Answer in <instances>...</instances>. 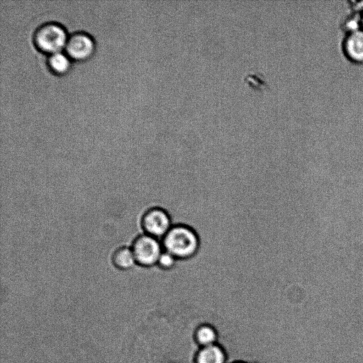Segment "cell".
I'll list each match as a JSON object with an SVG mask.
<instances>
[{
    "label": "cell",
    "instance_id": "5b68a950",
    "mask_svg": "<svg viewBox=\"0 0 363 363\" xmlns=\"http://www.w3.org/2000/svg\"><path fill=\"white\" fill-rule=\"evenodd\" d=\"M341 48L349 61L363 64V28L345 33Z\"/></svg>",
    "mask_w": 363,
    "mask_h": 363
},
{
    "label": "cell",
    "instance_id": "8fae6325",
    "mask_svg": "<svg viewBox=\"0 0 363 363\" xmlns=\"http://www.w3.org/2000/svg\"><path fill=\"white\" fill-rule=\"evenodd\" d=\"M177 260V259L174 255L163 250L157 264L163 269H169L175 266Z\"/></svg>",
    "mask_w": 363,
    "mask_h": 363
},
{
    "label": "cell",
    "instance_id": "52a82bcc",
    "mask_svg": "<svg viewBox=\"0 0 363 363\" xmlns=\"http://www.w3.org/2000/svg\"><path fill=\"white\" fill-rule=\"evenodd\" d=\"M197 363H224L225 355L218 346L209 345L201 350L197 356Z\"/></svg>",
    "mask_w": 363,
    "mask_h": 363
},
{
    "label": "cell",
    "instance_id": "8992f818",
    "mask_svg": "<svg viewBox=\"0 0 363 363\" xmlns=\"http://www.w3.org/2000/svg\"><path fill=\"white\" fill-rule=\"evenodd\" d=\"M65 45L66 50L70 56L82 59L91 54L94 48V42L88 34L75 33L69 37Z\"/></svg>",
    "mask_w": 363,
    "mask_h": 363
},
{
    "label": "cell",
    "instance_id": "277c9868",
    "mask_svg": "<svg viewBox=\"0 0 363 363\" xmlns=\"http://www.w3.org/2000/svg\"><path fill=\"white\" fill-rule=\"evenodd\" d=\"M172 225L168 212L160 207L148 209L142 218V226L145 234L157 239H162Z\"/></svg>",
    "mask_w": 363,
    "mask_h": 363
},
{
    "label": "cell",
    "instance_id": "7a4b0ae2",
    "mask_svg": "<svg viewBox=\"0 0 363 363\" xmlns=\"http://www.w3.org/2000/svg\"><path fill=\"white\" fill-rule=\"evenodd\" d=\"M131 250L138 264L150 267L157 263L164 249L157 238L144 234L135 238Z\"/></svg>",
    "mask_w": 363,
    "mask_h": 363
},
{
    "label": "cell",
    "instance_id": "7c38bea8",
    "mask_svg": "<svg viewBox=\"0 0 363 363\" xmlns=\"http://www.w3.org/2000/svg\"><path fill=\"white\" fill-rule=\"evenodd\" d=\"M360 16H361V25H362V28H363V9L361 11Z\"/></svg>",
    "mask_w": 363,
    "mask_h": 363
},
{
    "label": "cell",
    "instance_id": "9c48e42d",
    "mask_svg": "<svg viewBox=\"0 0 363 363\" xmlns=\"http://www.w3.org/2000/svg\"><path fill=\"white\" fill-rule=\"evenodd\" d=\"M50 67L57 72H65L69 65L68 57L62 52H52L49 58Z\"/></svg>",
    "mask_w": 363,
    "mask_h": 363
},
{
    "label": "cell",
    "instance_id": "ba28073f",
    "mask_svg": "<svg viewBox=\"0 0 363 363\" xmlns=\"http://www.w3.org/2000/svg\"><path fill=\"white\" fill-rule=\"evenodd\" d=\"M112 260L113 264L121 269H130L136 262L131 248L127 247L116 250L113 255Z\"/></svg>",
    "mask_w": 363,
    "mask_h": 363
},
{
    "label": "cell",
    "instance_id": "3957f363",
    "mask_svg": "<svg viewBox=\"0 0 363 363\" xmlns=\"http://www.w3.org/2000/svg\"><path fill=\"white\" fill-rule=\"evenodd\" d=\"M35 40L41 50L52 53L60 51L66 44L67 35L65 30L60 25L48 23L37 30Z\"/></svg>",
    "mask_w": 363,
    "mask_h": 363
},
{
    "label": "cell",
    "instance_id": "30bf717a",
    "mask_svg": "<svg viewBox=\"0 0 363 363\" xmlns=\"http://www.w3.org/2000/svg\"><path fill=\"white\" fill-rule=\"evenodd\" d=\"M196 339L200 344L205 347L212 345L216 340V333L209 326H202L196 332Z\"/></svg>",
    "mask_w": 363,
    "mask_h": 363
},
{
    "label": "cell",
    "instance_id": "6da1fadb",
    "mask_svg": "<svg viewBox=\"0 0 363 363\" xmlns=\"http://www.w3.org/2000/svg\"><path fill=\"white\" fill-rule=\"evenodd\" d=\"M163 249L177 259H186L194 256L199 251L200 240L196 232L184 224L172 225L162 239Z\"/></svg>",
    "mask_w": 363,
    "mask_h": 363
}]
</instances>
